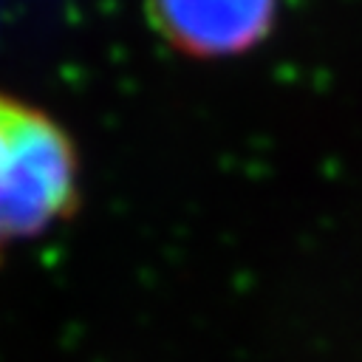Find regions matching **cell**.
Masks as SVG:
<instances>
[{"mask_svg":"<svg viewBox=\"0 0 362 362\" xmlns=\"http://www.w3.org/2000/svg\"><path fill=\"white\" fill-rule=\"evenodd\" d=\"M79 204V153L40 105L0 90V252L65 223Z\"/></svg>","mask_w":362,"mask_h":362,"instance_id":"obj_1","label":"cell"},{"mask_svg":"<svg viewBox=\"0 0 362 362\" xmlns=\"http://www.w3.org/2000/svg\"><path fill=\"white\" fill-rule=\"evenodd\" d=\"M158 40L195 62L235 59L269 40L280 0H144Z\"/></svg>","mask_w":362,"mask_h":362,"instance_id":"obj_2","label":"cell"}]
</instances>
